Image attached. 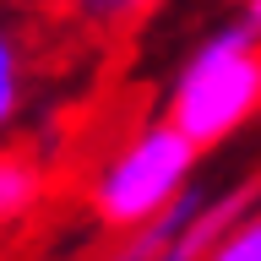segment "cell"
Listing matches in <instances>:
<instances>
[{"mask_svg": "<svg viewBox=\"0 0 261 261\" xmlns=\"http://www.w3.org/2000/svg\"><path fill=\"white\" fill-rule=\"evenodd\" d=\"M28 93H33V55H28V38L11 16L0 11V136H11V125L22 120L28 109Z\"/></svg>", "mask_w": 261, "mask_h": 261, "instance_id": "obj_5", "label": "cell"}, {"mask_svg": "<svg viewBox=\"0 0 261 261\" xmlns=\"http://www.w3.org/2000/svg\"><path fill=\"white\" fill-rule=\"evenodd\" d=\"M207 261H261V201L228 223V234L207 250Z\"/></svg>", "mask_w": 261, "mask_h": 261, "instance_id": "obj_7", "label": "cell"}, {"mask_svg": "<svg viewBox=\"0 0 261 261\" xmlns=\"http://www.w3.org/2000/svg\"><path fill=\"white\" fill-rule=\"evenodd\" d=\"M11 6L44 11V16H71V22H82L87 33L120 38V33H136L163 0H11Z\"/></svg>", "mask_w": 261, "mask_h": 261, "instance_id": "obj_4", "label": "cell"}, {"mask_svg": "<svg viewBox=\"0 0 261 261\" xmlns=\"http://www.w3.org/2000/svg\"><path fill=\"white\" fill-rule=\"evenodd\" d=\"M44 191H49L44 163L33 152H22V147H0V228L22 223L44 201Z\"/></svg>", "mask_w": 261, "mask_h": 261, "instance_id": "obj_6", "label": "cell"}, {"mask_svg": "<svg viewBox=\"0 0 261 261\" xmlns=\"http://www.w3.org/2000/svg\"><path fill=\"white\" fill-rule=\"evenodd\" d=\"M240 16L250 22V28H261V0H240Z\"/></svg>", "mask_w": 261, "mask_h": 261, "instance_id": "obj_8", "label": "cell"}, {"mask_svg": "<svg viewBox=\"0 0 261 261\" xmlns=\"http://www.w3.org/2000/svg\"><path fill=\"white\" fill-rule=\"evenodd\" d=\"M261 114V28L245 16L218 22L169 82L163 120H174L201 152L228 142Z\"/></svg>", "mask_w": 261, "mask_h": 261, "instance_id": "obj_1", "label": "cell"}, {"mask_svg": "<svg viewBox=\"0 0 261 261\" xmlns=\"http://www.w3.org/2000/svg\"><path fill=\"white\" fill-rule=\"evenodd\" d=\"M256 201H261V179H240V185H228V191H212L207 207L191 218V228H185L169 250H158L152 261H207V250L228 234V223L245 218Z\"/></svg>", "mask_w": 261, "mask_h": 261, "instance_id": "obj_3", "label": "cell"}, {"mask_svg": "<svg viewBox=\"0 0 261 261\" xmlns=\"http://www.w3.org/2000/svg\"><path fill=\"white\" fill-rule=\"evenodd\" d=\"M196 158L201 147L174 125V120H147L114 147L109 158L98 163L93 185H87V207L109 234H125V228L158 218L169 201H174L185 185L196 179Z\"/></svg>", "mask_w": 261, "mask_h": 261, "instance_id": "obj_2", "label": "cell"}]
</instances>
